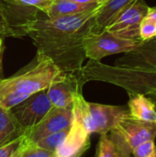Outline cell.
I'll return each instance as SVG.
<instances>
[{
  "mask_svg": "<svg viewBox=\"0 0 156 157\" xmlns=\"http://www.w3.org/2000/svg\"><path fill=\"white\" fill-rule=\"evenodd\" d=\"M153 102H154V106H155V109H156V92H154V93H151V94H149L148 96H147Z\"/></svg>",
  "mask_w": 156,
  "mask_h": 157,
  "instance_id": "obj_28",
  "label": "cell"
},
{
  "mask_svg": "<svg viewBox=\"0 0 156 157\" xmlns=\"http://www.w3.org/2000/svg\"><path fill=\"white\" fill-rule=\"evenodd\" d=\"M3 38H0V78H3V53L5 50V44H4Z\"/></svg>",
  "mask_w": 156,
  "mask_h": 157,
  "instance_id": "obj_25",
  "label": "cell"
},
{
  "mask_svg": "<svg viewBox=\"0 0 156 157\" xmlns=\"http://www.w3.org/2000/svg\"><path fill=\"white\" fill-rule=\"evenodd\" d=\"M72 121L73 105L67 108L53 107L37 125L25 131L24 142L29 144H35L47 135L70 128Z\"/></svg>",
  "mask_w": 156,
  "mask_h": 157,
  "instance_id": "obj_7",
  "label": "cell"
},
{
  "mask_svg": "<svg viewBox=\"0 0 156 157\" xmlns=\"http://www.w3.org/2000/svg\"><path fill=\"white\" fill-rule=\"evenodd\" d=\"M23 135L0 147V157H10L22 144Z\"/></svg>",
  "mask_w": 156,
  "mask_h": 157,
  "instance_id": "obj_23",
  "label": "cell"
},
{
  "mask_svg": "<svg viewBox=\"0 0 156 157\" xmlns=\"http://www.w3.org/2000/svg\"><path fill=\"white\" fill-rule=\"evenodd\" d=\"M86 81H102L124 88L129 96H148L156 92V72L120 65H108L100 61L89 60L80 70Z\"/></svg>",
  "mask_w": 156,
  "mask_h": 157,
  "instance_id": "obj_3",
  "label": "cell"
},
{
  "mask_svg": "<svg viewBox=\"0 0 156 157\" xmlns=\"http://www.w3.org/2000/svg\"><path fill=\"white\" fill-rule=\"evenodd\" d=\"M128 109L130 116L136 120L156 123L155 106L147 96L140 94L130 96Z\"/></svg>",
  "mask_w": 156,
  "mask_h": 157,
  "instance_id": "obj_17",
  "label": "cell"
},
{
  "mask_svg": "<svg viewBox=\"0 0 156 157\" xmlns=\"http://www.w3.org/2000/svg\"><path fill=\"white\" fill-rule=\"evenodd\" d=\"M25 131L10 109L0 106V147L24 135Z\"/></svg>",
  "mask_w": 156,
  "mask_h": 157,
  "instance_id": "obj_18",
  "label": "cell"
},
{
  "mask_svg": "<svg viewBox=\"0 0 156 157\" xmlns=\"http://www.w3.org/2000/svg\"><path fill=\"white\" fill-rule=\"evenodd\" d=\"M133 157H156V144L154 141L145 142L132 150Z\"/></svg>",
  "mask_w": 156,
  "mask_h": 157,
  "instance_id": "obj_22",
  "label": "cell"
},
{
  "mask_svg": "<svg viewBox=\"0 0 156 157\" xmlns=\"http://www.w3.org/2000/svg\"><path fill=\"white\" fill-rule=\"evenodd\" d=\"M115 129L122 134L132 150L145 142L154 141L156 138V123L142 121L130 115Z\"/></svg>",
  "mask_w": 156,
  "mask_h": 157,
  "instance_id": "obj_11",
  "label": "cell"
},
{
  "mask_svg": "<svg viewBox=\"0 0 156 157\" xmlns=\"http://www.w3.org/2000/svg\"><path fill=\"white\" fill-rule=\"evenodd\" d=\"M97 9L56 18L38 15L27 29L37 55L50 59L63 73L79 72L86 59L83 40L93 30Z\"/></svg>",
  "mask_w": 156,
  "mask_h": 157,
  "instance_id": "obj_1",
  "label": "cell"
},
{
  "mask_svg": "<svg viewBox=\"0 0 156 157\" xmlns=\"http://www.w3.org/2000/svg\"><path fill=\"white\" fill-rule=\"evenodd\" d=\"M69 129H64L59 132H56L54 133H51L50 135H47L46 137L42 138L41 140H40L39 142H37L35 144L42 149H45L47 151H51L55 153L56 150L59 148V146L63 144V142L64 141Z\"/></svg>",
  "mask_w": 156,
  "mask_h": 157,
  "instance_id": "obj_19",
  "label": "cell"
},
{
  "mask_svg": "<svg viewBox=\"0 0 156 157\" xmlns=\"http://www.w3.org/2000/svg\"><path fill=\"white\" fill-rule=\"evenodd\" d=\"M20 157H56L55 153L38 147L36 144H29L24 142L21 145Z\"/></svg>",
  "mask_w": 156,
  "mask_h": 157,
  "instance_id": "obj_20",
  "label": "cell"
},
{
  "mask_svg": "<svg viewBox=\"0 0 156 157\" xmlns=\"http://www.w3.org/2000/svg\"><path fill=\"white\" fill-rule=\"evenodd\" d=\"M16 1L24 4L26 6L34 7L44 14L53 0H16Z\"/></svg>",
  "mask_w": 156,
  "mask_h": 157,
  "instance_id": "obj_24",
  "label": "cell"
},
{
  "mask_svg": "<svg viewBox=\"0 0 156 157\" xmlns=\"http://www.w3.org/2000/svg\"><path fill=\"white\" fill-rule=\"evenodd\" d=\"M90 134L84 125L73 118L69 132L59 148L55 152L56 157H81L90 146Z\"/></svg>",
  "mask_w": 156,
  "mask_h": 157,
  "instance_id": "obj_12",
  "label": "cell"
},
{
  "mask_svg": "<svg viewBox=\"0 0 156 157\" xmlns=\"http://www.w3.org/2000/svg\"><path fill=\"white\" fill-rule=\"evenodd\" d=\"M140 37L142 41L156 38V23L147 16L143 19L140 26Z\"/></svg>",
  "mask_w": 156,
  "mask_h": 157,
  "instance_id": "obj_21",
  "label": "cell"
},
{
  "mask_svg": "<svg viewBox=\"0 0 156 157\" xmlns=\"http://www.w3.org/2000/svg\"><path fill=\"white\" fill-rule=\"evenodd\" d=\"M62 72L50 59L36 54L34 60L7 78H0V106L11 109L33 94L47 89Z\"/></svg>",
  "mask_w": 156,
  "mask_h": 157,
  "instance_id": "obj_2",
  "label": "cell"
},
{
  "mask_svg": "<svg viewBox=\"0 0 156 157\" xmlns=\"http://www.w3.org/2000/svg\"><path fill=\"white\" fill-rule=\"evenodd\" d=\"M83 80L80 71L77 73H63L46 89L47 96L55 108H67L73 105L75 96L82 93Z\"/></svg>",
  "mask_w": 156,
  "mask_h": 157,
  "instance_id": "obj_9",
  "label": "cell"
},
{
  "mask_svg": "<svg viewBox=\"0 0 156 157\" xmlns=\"http://www.w3.org/2000/svg\"><path fill=\"white\" fill-rule=\"evenodd\" d=\"M100 135L96 157H131L132 149L117 129Z\"/></svg>",
  "mask_w": 156,
  "mask_h": 157,
  "instance_id": "obj_14",
  "label": "cell"
},
{
  "mask_svg": "<svg viewBox=\"0 0 156 157\" xmlns=\"http://www.w3.org/2000/svg\"><path fill=\"white\" fill-rule=\"evenodd\" d=\"M149 6L144 0H135L125 8L105 29L117 37L142 42L140 37V26L147 16Z\"/></svg>",
  "mask_w": 156,
  "mask_h": 157,
  "instance_id": "obj_6",
  "label": "cell"
},
{
  "mask_svg": "<svg viewBox=\"0 0 156 157\" xmlns=\"http://www.w3.org/2000/svg\"><path fill=\"white\" fill-rule=\"evenodd\" d=\"M147 17L152 18L156 23V6H154V7H149L148 13H147Z\"/></svg>",
  "mask_w": 156,
  "mask_h": 157,
  "instance_id": "obj_26",
  "label": "cell"
},
{
  "mask_svg": "<svg viewBox=\"0 0 156 157\" xmlns=\"http://www.w3.org/2000/svg\"><path fill=\"white\" fill-rule=\"evenodd\" d=\"M53 108L46 89L37 92L10 109L18 123L25 129L37 125Z\"/></svg>",
  "mask_w": 156,
  "mask_h": 157,
  "instance_id": "obj_8",
  "label": "cell"
},
{
  "mask_svg": "<svg viewBox=\"0 0 156 157\" xmlns=\"http://www.w3.org/2000/svg\"><path fill=\"white\" fill-rule=\"evenodd\" d=\"M93 121V133H108L130 115L129 109L121 106H111L88 102Z\"/></svg>",
  "mask_w": 156,
  "mask_h": 157,
  "instance_id": "obj_10",
  "label": "cell"
},
{
  "mask_svg": "<svg viewBox=\"0 0 156 157\" xmlns=\"http://www.w3.org/2000/svg\"><path fill=\"white\" fill-rule=\"evenodd\" d=\"M101 4H86L72 0H53L44 13L49 18L74 16L97 9Z\"/></svg>",
  "mask_w": 156,
  "mask_h": 157,
  "instance_id": "obj_16",
  "label": "cell"
},
{
  "mask_svg": "<svg viewBox=\"0 0 156 157\" xmlns=\"http://www.w3.org/2000/svg\"><path fill=\"white\" fill-rule=\"evenodd\" d=\"M115 65L156 72V38L142 41L136 49L117 60Z\"/></svg>",
  "mask_w": 156,
  "mask_h": 157,
  "instance_id": "obj_13",
  "label": "cell"
},
{
  "mask_svg": "<svg viewBox=\"0 0 156 157\" xmlns=\"http://www.w3.org/2000/svg\"><path fill=\"white\" fill-rule=\"evenodd\" d=\"M76 1L79 3H86V4H102L105 0H72Z\"/></svg>",
  "mask_w": 156,
  "mask_h": 157,
  "instance_id": "obj_27",
  "label": "cell"
},
{
  "mask_svg": "<svg viewBox=\"0 0 156 157\" xmlns=\"http://www.w3.org/2000/svg\"><path fill=\"white\" fill-rule=\"evenodd\" d=\"M141 42L115 36L104 29L100 32H88L83 40L86 57L93 61H101L104 57L127 53L136 49Z\"/></svg>",
  "mask_w": 156,
  "mask_h": 157,
  "instance_id": "obj_5",
  "label": "cell"
},
{
  "mask_svg": "<svg viewBox=\"0 0 156 157\" xmlns=\"http://www.w3.org/2000/svg\"><path fill=\"white\" fill-rule=\"evenodd\" d=\"M40 12L16 0H0V38L27 36L29 24Z\"/></svg>",
  "mask_w": 156,
  "mask_h": 157,
  "instance_id": "obj_4",
  "label": "cell"
},
{
  "mask_svg": "<svg viewBox=\"0 0 156 157\" xmlns=\"http://www.w3.org/2000/svg\"><path fill=\"white\" fill-rule=\"evenodd\" d=\"M21 145H22V144H21ZM20 152H21V146H20V147H19V148H18V149H17V151H16V152H15L10 157H20Z\"/></svg>",
  "mask_w": 156,
  "mask_h": 157,
  "instance_id": "obj_29",
  "label": "cell"
},
{
  "mask_svg": "<svg viewBox=\"0 0 156 157\" xmlns=\"http://www.w3.org/2000/svg\"><path fill=\"white\" fill-rule=\"evenodd\" d=\"M135 0H105L96 11L92 32H100Z\"/></svg>",
  "mask_w": 156,
  "mask_h": 157,
  "instance_id": "obj_15",
  "label": "cell"
}]
</instances>
